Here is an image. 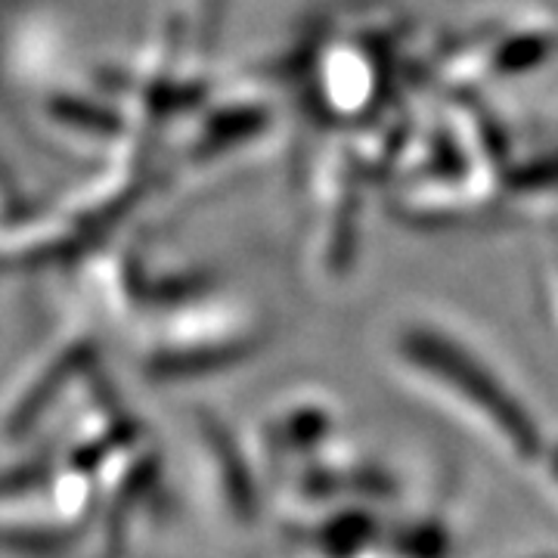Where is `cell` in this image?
Listing matches in <instances>:
<instances>
[{
	"label": "cell",
	"mask_w": 558,
	"mask_h": 558,
	"mask_svg": "<svg viewBox=\"0 0 558 558\" xmlns=\"http://www.w3.org/2000/svg\"><path fill=\"white\" fill-rule=\"evenodd\" d=\"M422 72L398 10L360 0L314 20L301 40L299 97L323 128H373L391 116L407 72Z\"/></svg>",
	"instance_id": "cell-1"
},
{
	"label": "cell",
	"mask_w": 558,
	"mask_h": 558,
	"mask_svg": "<svg viewBox=\"0 0 558 558\" xmlns=\"http://www.w3.org/2000/svg\"><path fill=\"white\" fill-rule=\"evenodd\" d=\"M558 57V25L537 10H509L497 16L462 25L457 35L444 38L422 60V72L465 87H497L515 78H531Z\"/></svg>",
	"instance_id": "cell-2"
}]
</instances>
